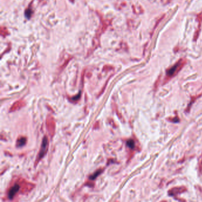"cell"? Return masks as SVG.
I'll list each match as a JSON object with an SVG mask.
<instances>
[{"mask_svg": "<svg viewBox=\"0 0 202 202\" xmlns=\"http://www.w3.org/2000/svg\"><path fill=\"white\" fill-rule=\"evenodd\" d=\"M47 149H48V140H47L46 137H44L42 141L40 151L39 153L38 160H40L42 158H43L45 156L46 153L47 152Z\"/></svg>", "mask_w": 202, "mask_h": 202, "instance_id": "1", "label": "cell"}, {"mask_svg": "<svg viewBox=\"0 0 202 202\" xmlns=\"http://www.w3.org/2000/svg\"><path fill=\"white\" fill-rule=\"evenodd\" d=\"M183 64L184 62L182 61L179 62L177 64H176L174 66H173L171 69L168 70V71L167 72V75L170 77L173 76L175 73L176 71H179L181 68V66L183 65Z\"/></svg>", "mask_w": 202, "mask_h": 202, "instance_id": "2", "label": "cell"}, {"mask_svg": "<svg viewBox=\"0 0 202 202\" xmlns=\"http://www.w3.org/2000/svg\"><path fill=\"white\" fill-rule=\"evenodd\" d=\"M20 188V186L18 184H15L13 187H12L8 194V197L9 199H12L14 196L16 194V193L18 192Z\"/></svg>", "mask_w": 202, "mask_h": 202, "instance_id": "3", "label": "cell"}, {"mask_svg": "<svg viewBox=\"0 0 202 202\" xmlns=\"http://www.w3.org/2000/svg\"><path fill=\"white\" fill-rule=\"evenodd\" d=\"M26 142V139L25 138H21L19 139H18L17 142V147H21L23 145H25Z\"/></svg>", "mask_w": 202, "mask_h": 202, "instance_id": "4", "label": "cell"}, {"mask_svg": "<svg viewBox=\"0 0 202 202\" xmlns=\"http://www.w3.org/2000/svg\"><path fill=\"white\" fill-rule=\"evenodd\" d=\"M127 145L130 148H134V145H135V143L134 140H129L127 142Z\"/></svg>", "mask_w": 202, "mask_h": 202, "instance_id": "5", "label": "cell"}, {"mask_svg": "<svg viewBox=\"0 0 202 202\" xmlns=\"http://www.w3.org/2000/svg\"><path fill=\"white\" fill-rule=\"evenodd\" d=\"M32 13V11L30 9H27L25 12V16L27 18H30Z\"/></svg>", "mask_w": 202, "mask_h": 202, "instance_id": "6", "label": "cell"}, {"mask_svg": "<svg viewBox=\"0 0 202 202\" xmlns=\"http://www.w3.org/2000/svg\"><path fill=\"white\" fill-rule=\"evenodd\" d=\"M101 171H97L96 173H94V175H91L90 178V179H91V180H93V179H96V178L101 173Z\"/></svg>", "mask_w": 202, "mask_h": 202, "instance_id": "7", "label": "cell"}]
</instances>
